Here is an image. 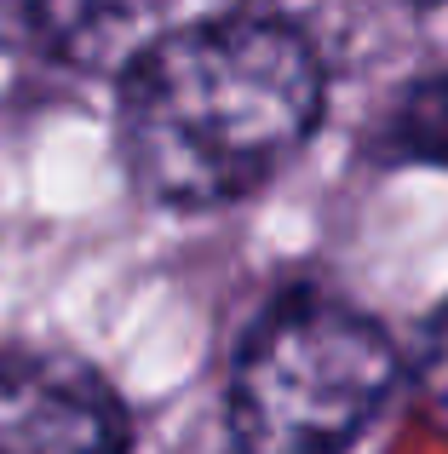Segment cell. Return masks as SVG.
Listing matches in <instances>:
<instances>
[{"instance_id": "6da1fadb", "label": "cell", "mask_w": 448, "mask_h": 454, "mask_svg": "<svg viewBox=\"0 0 448 454\" xmlns=\"http://www.w3.org/2000/svg\"><path fill=\"white\" fill-rule=\"evenodd\" d=\"M322 115V64L276 18H213L161 35L121 87V150L161 201L213 207L259 190Z\"/></svg>"}, {"instance_id": "7a4b0ae2", "label": "cell", "mask_w": 448, "mask_h": 454, "mask_svg": "<svg viewBox=\"0 0 448 454\" xmlns=\"http://www.w3.org/2000/svg\"><path fill=\"white\" fill-rule=\"evenodd\" d=\"M397 351L334 300L276 305L236 356L230 432L242 454H339L380 414Z\"/></svg>"}, {"instance_id": "3957f363", "label": "cell", "mask_w": 448, "mask_h": 454, "mask_svg": "<svg viewBox=\"0 0 448 454\" xmlns=\"http://www.w3.org/2000/svg\"><path fill=\"white\" fill-rule=\"evenodd\" d=\"M115 386L64 351L0 356V454H127Z\"/></svg>"}, {"instance_id": "277c9868", "label": "cell", "mask_w": 448, "mask_h": 454, "mask_svg": "<svg viewBox=\"0 0 448 454\" xmlns=\"http://www.w3.org/2000/svg\"><path fill=\"white\" fill-rule=\"evenodd\" d=\"M420 386H426V403L431 414L448 426V310L431 322L426 333V356H420Z\"/></svg>"}]
</instances>
